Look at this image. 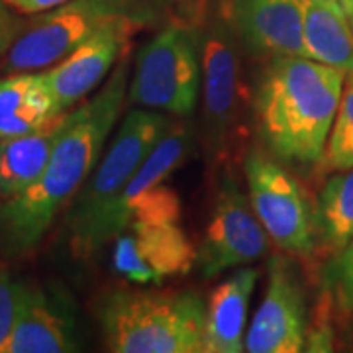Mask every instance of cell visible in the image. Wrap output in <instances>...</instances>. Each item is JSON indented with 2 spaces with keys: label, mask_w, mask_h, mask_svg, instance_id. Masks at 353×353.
Returning a JSON list of instances; mask_svg holds the SVG:
<instances>
[{
  "label": "cell",
  "mask_w": 353,
  "mask_h": 353,
  "mask_svg": "<svg viewBox=\"0 0 353 353\" xmlns=\"http://www.w3.org/2000/svg\"><path fill=\"white\" fill-rule=\"evenodd\" d=\"M22 287L24 283L14 279L12 273L4 265H0V353H4L12 336L22 299Z\"/></svg>",
  "instance_id": "obj_22"
},
{
  "label": "cell",
  "mask_w": 353,
  "mask_h": 353,
  "mask_svg": "<svg viewBox=\"0 0 353 353\" xmlns=\"http://www.w3.org/2000/svg\"><path fill=\"white\" fill-rule=\"evenodd\" d=\"M201 71L202 32L173 20L139 51L128 99L148 110L189 116L199 101Z\"/></svg>",
  "instance_id": "obj_6"
},
{
  "label": "cell",
  "mask_w": 353,
  "mask_h": 353,
  "mask_svg": "<svg viewBox=\"0 0 353 353\" xmlns=\"http://www.w3.org/2000/svg\"><path fill=\"white\" fill-rule=\"evenodd\" d=\"M169 126V118L153 110H130L124 116L112 145L101 157L88 183L79 190L67 214L65 232L71 253L83 243L90 228L97 224L114 199L126 189L139 165L161 141Z\"/></svg>",
  "instance_id": "obj_7"
},
{
  "label": "cell",
  "mask_w": 353,
  "mask_h": 353,
  "mask_svg": "<svg viewBox=\"0 0 353 353\" xmlns=\"http://www.w3.org/2000/svg\"><path fill=\"white\" fill-rule=\"evenodd\" d=\"M79 350L75 310L61 290L24 283L12 336L4 353H69Z\"/></svg>",
  "instance_id": "obj_14"
},
{
  "label": "cell",
  "mask_w": 353,
  "mask_h": 353,
  "mask_svg": "<svg viewBox=\"0 0 353 353\" xmlns=\"http://www.w3.org/2000/svg\"><path fill=\"white\" fill-rule=\"evenodd\" d=\"M232 26L255 55H306L301 0H228Z\"/></svg>",
  "instance_id": "obj_15"
},
{
  "label": "cell",
  "mask_w": 353,
  "mask_h": 353,
  "mask_svg": "<svg viewBox=\"0 0 353 353\" xmlns=\"http://www.w3.org/2000/svg\"><path fill=\"white\" fill-rule=\"evenodd\" d=\"M190 148L192 134L189 128L175 124L167 128L161 141L139 165L126 189L114 199L71 255L77 259H88L101 252L106 243L116 240L124 230L138 224L179 222L181 201L165 181L189 159Z\"/></svg>",
  "instance_id": "obj_5"
},
{
  "label": "cell",
  "mask_w": 353,
  "mask_h": 353,
  "mask_svg": "<svg viewBox=\"0 0 353 353\" xmlns=\"http://www.w3.org/2000/svg\"><path fill=\"white\" fill-rule=\"evenodd\" d=\"M326 283L343 310H353V240L326 267Z\"/></svg>",
  "instance_id": "obj_23"
},
{
  "label": "cell",
  "mask_w": 353,
  "mask_h": 353,
  "mask_svg": "<svg viewBox=\"0 0 353 353\" xmlns=\"http://www.w3.org/2000/svg\"><path fill=\"white\" fill-rule=\"evenodd\" d=\"M306 332V301L301 279L289 259L277 255L269 261L267 290L245 334V352H303Z\"/></svg>",
  "instance_id": "obj_12"
},
{
  "label": "cell",
  "mask_w": 353,
  "mask_h": 353,
  "mask_svg": "<svg viewBox=\"0 0 353 353\" xmlns=\"http://www.w3.org/2000/svg\"><path fill=\"white\" fill-rule=\"evenodd\" d=\"M63 114L67 112L59 108L43 71L0 79V139L38 132Z\"/></svg>",
  "instance_id": "obj_17"
},
{
  "label": "cell",
  "mask_w": 353,
  "mask_h": 353,
  "mask_svg": "<svg viewBox=\"0 0 353 353\" xmlns=\"http://www.w3.org/2000/svg\"><path fill=\"white\" fill-rule=\"evenodd\" d=\"M248 196L265 232L283 252L312 255L318 241L316 208L301 183L283 165L259 150L243 161Z\"/></svg>",
  "instance_id": "obj_8"
},
{
  "label": "cell",
  "mask_w": 353,
  "mask_h": 353,
  "mask_svg": "<svg viewBox=\"0 0 353 353\" xmlns=\"http://www.w3.org/2000/svg\"><path fill=\"white\" fill-rule=\"evenodd\" d=\"M94 316L114 353H206V306L192 290H106Z\"/></svg>",
  "instance_id": "obj_3"
},
{
  "label": "cell",
  "mask_w": 353,
  "mask_h": 353,
  "mask_svg": "<svg viewBox=\"0 0 353 353\" xmlns=\"http://www.w3.org/2000/svg\"><path fill=\"white\" fill-rule=\"evenodd\" d=\"M176 0H69L57 8L34 14L6 55V73L43 71L116 20L141 28L159 24Z\"/></svg>",
  "instance_id": "obj_4"
},
{
  "label": "cell",
  "mask_w": 353,
  "mask_h": 353,
  "mask_svg": "<svg viewBox=\"0 0 353 353\" xmlns=\"http://www.w3.org/2000/svg\"><path fill=\"white\" fill-rule=\"evenodd\" d=\"M26 20L22 14H18L12 6L6 4V0H0V59L8 55L12 50L14 41L24 30Z\"/></svg>",
  "instance_id": "obj_24"
},
{
  "label": "cell",
  "mask_w": 353,
  "mask_h": 353,
  "mask_svg": "<svg viewBox=\"0 0 353 353\" xmlns=\"http://www.w3.org/2000/svg\"><path fill=\"white\" fill-rule=\"evenodd\" d=\"M257 277V269L243 267L210 292L204 330L206 353L245 352V322Z\"/></svg>",
  "instance_id": "obj_16"
},
{
  "label": "cell",
  "mask_w": 353,
  "mask_h": 353,
  "mask_svg": "<svg viewBox=\"0 0 353 353\" xmlns=\"http://www.w3.org/2000/svg\"><path fill=\"white\" fill-rule=\"evenodd\" d=\"M336 2L340 4L341 10L345 12V16H347V20H350V24L353 28V0H336Z\"/></svg>",
  "instance_id": "obj_26"
},
{
  "label": "cell",
  "mask_w": 353,
  "mask_h": 353,
  "mask_svg": "<svg viewBox=\"0 0 353 353\" xmlns=\"http://www.w3.org/2000/svg\"><path fill=\"white\" fill-rule=\"evenodd\" d=\"M345 75L303 55L273 57L255 94L257 130L267 150L283 161H320L340 108Z\"/></svg>",
  "instance_id": "obj_2"
},
{
  "label": "cell",
  "mask_w": 353,
  "mask_h": 353,
  "mask_svg": "<svg viewBox=\"0 0 353 353\" xmlns=\"http://www.w3.org/2000/svg\"><path fill=\"white\" fill-rule=\"evenodd\" d=\"M306 55L314 61L353 71V28L336 0H301Z\"/></svg>",
  "instance_id": "obj_19"
},
{
  "label": "cell",
  "mask_w": 353,
  "mask_h": 353,
  "mask_svg": "<svg viewBox=\"0 0 353 353\" xmlns=\"http://www.w3.org/2000/svg\"><path fill=\"white\" fill-rule=\"evenodd\" d=\"M322 161L326 171L353 169V71L347 73L345 79L340 108L330 132Z\"/></svg>",
  "instance_id": "obj_21"
},
{
  "label": "cell",
  "mask_w": 353,
  "mask_h": 353,
  "mask_svg": "<svg viewBox=\"0 0 353 353\" xmlns=\"http://www.w3.org/2000/svg\"><path fill=\"white\" fill-rule=\"evenodd\" d=\"M65 122L67 114L38 132L0 139V202L20 194L41 175Z\"/></svg>",
  "instance_id": "obj_18"
},
{
  "label": "cell",
  "mask_w": 353,
  "mask_h": 353,
  "mask_svg": "<svg viewBox=\"0 0 353 353\" xmlns=\"http://www.w3.org/2000/svg\"><path fill=\"white\" fill-rule=\"evenodd\" d=\"M318 241L338 253L353 240V169L336 171L316 202Z\"/></svg>",
  "instance_id": "obj_20"
},
{
  "label": "cell",
  "mask_w": 353,
  "mask_h": 353,
  "mask_svg": "<svg viewBox=\"0 0 353 353\" xmlns=\"http://www.w3.org/2000/svg\"><path fill=\"white\" fill-rule=\"evenodd\" d=\"M269 248L267 232L234 179H222L214 208L196 252L202 277H216L232 267L253 263Z\"/></svg>",
  "instance_id": "obj_9"
},
{
  "label": "cell",
  "mask_w": 353,
  "mask_h": 353,
  "mask_svg": "<svg viewBox=\"0 0 353 353\" xmlns=\"http://www.w3.org/2000/svg\"><path fill=\"white\" fill-rule=\"evenodd\" d=\"M69 0H6L8 6H12L14 10L22 16H34V14L46 12L51 8H57Z\"/></svg>",
  "instance_id": "obj_25"
},
{
  "label": "cell",
  "mask_w": 353,
  "mask_h": 353,
  "mask_svg": "<svg viewBox=\"0 0 353 353\" xmlns=\"http://www.w3.org/2000/svg\"><path fill=\"white\" fill-rule=\"evenodd\" d=\"M114 241V271L136 285H161L187 275L196 263V252L179 222L138 224Z\"/></svg>",
  "instance_id": "obj_11"
},
{
  "label": "cell",
  "mask_w": 353,
  "mask_h": 353,
  "mask_svg": "<svg viewBox=\"0 0 353 353\" xmlns=\"http://www.w3.org/2000/svg\"><path fill=\"white\" fill-rule=\"evenodd\" d=\"M143 30L132 20H116L65 55L59 63L43 69L48 85L63 112L85 101L124 57L130 38Z\"/></svg>",
  "instance_id": "obj_13"
},
{
  "label": "cell",
  "mask_w": 353,
  "mask_h": 353,
  "mask_svg": "<svg viewBox=\"0 0 353 353\" xmlns=\"http://www.w3.org/2000/svg\"><path fill=\"white\" fill-rule=\"evenodd\" d=\"M240 57L236 38L224 20H212L202 32V134L218 155L230 143L240 112Z\"/></svg>",
  "instance_id": "obj_10"
},
{
  "label": "cell",
  "mask_w": 353,
  "mask_h": 353,
  "mask_svg": "<svg viewBox=\"0 0 353 353\" xmlns=\"http://www.w3.org/2000/svg\"><path fill=\"white\" fill-rule=\"evenodd\" d=\"M126 99L128 59L122 57L104 87L67 112L63 132L41 175L20 194L0 202L2 257L20 259L38 250L51 224L97 169Z\"/></svg>",
  "instance_id": "obj_1"
}]
</instances>
